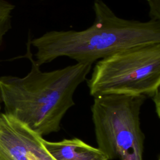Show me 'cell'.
Segmentation results:
<instances>
[{
	"mask_svg": "<svg viewBox=\"0 0 160 160\" xmlns=\"http://www.w3.org/2000/svg\"><path fill=\"white\" fill-rule=\"evenodd\" d=\"M28 34L22 57L31 62L24 77L0 76V99L6 114L42 136L60 129L62 118L74 105V94L92 68L89 63H76L51 71H42L31 51Z\"/></svg>",
	"mask_w": 160,
	"mask_h": 160,
	"instance_id": "obj_1",
	"label": "cell"
},
{
	"mask_svg": "<svg viewBox=\"0 0 160 160\" xmlns=\"http://www.w3.org/2000/svg\"><path fill=\"white\" fill-rule=\"evenodd\" d=\"M92 9L94 21L84 30H53L31 39L39 66L60 57L92 64L121 50L160 42V20L120 18L102 0H94Z\"/></svg>",
	"mask_w": 160,
	"mask_h": 160,
	"instance_id": "obj_2",
	"label": "cell"
},
{
	"mask_svg": "<svg viewBox=\"0 0 160 160\" xmlns=\"http://www.w3.org/2000/svg\"><path fill=\"white\" fill-rule=\"evenodd\" d=\"M86 82L94 98L108 94L152 98L159 92L160 42L125 49L99 59Z\"/></svg>",
	"mask_w": 160,
	"mask_h": 160,
	"instance_id": "obj_3",
	"label": "cell"
},
{
	"mask_svg": "<svg viewBox=\"0 0 160 160\" xmlns=\"http://www.w3.org/2000/svg\"><path fill=\"white\" fill-rule=\"evenodd\" d=\"M146 98L123 94L94 98L91 112L98 148L109 160H143L140 113Z\"/></svg>",
	"mask_w": 160,
	"mask_h": 160,
	"instance_id": "obj_4",
	"label": "cell"
},
{
	"mask_svg": "<svg viewBox=\"0 0 160 160\" xmlns=\"http://www.w3.org/2000/svg\"><path fill=\"white\" fill-rule=\"evenodd\" d=\"M42 136L6 114H0V160H54Z\"/></svg>",
	"mask_w": 160,
	"mask_h": 160,
	"instance_id": "obj_5",
	"label": "cell"
},
{
	"mask_svg": "<svg viewBox=\"0 0 160 160\" xmlns=\"http://www.w3.org/2000/svg\"><path fill=\"white\" fill-rule=\"evenodd\" d=\"M42 143L54 160H109L98 148L78 138L51 142L42 139Z\"/></svg>",
	"mask_w": 160,
	"mask_h": 160,
	"instance_id": "obj_6",
	"label": "cell"
},
{
	"mask_svg": "<svg viewBox=\"0 0 160 160\" xmlns=\"http://www.w3.org/2000/svg\"><path fill=\"white\" fill-rule=\"evenodd\" d=\"M15 6L6 0H0V47L4 35L12 28V11Z\"/></svg>",
	"mask_w": 160,
	"mask_h": 160,
	"instance_id": "obj_7",
	"label": "cell"
},
{
	"mask_svg": "<svg viewBox=\"0 0 160 160\" xmlns=\"http://www.w3.org/2000/svg\"><path fill=\"white\" fill-rule=\"evenodd\" d=\"M148 2L150 19L160 20V0H148Z\"/></svg>",
	"mask_w": 160,
	"mask_h": 160,
	"instance_id": "obj_8",
	"label": "cell"
},
{
	"mask_svg": "<svg viewBox=\"0 0 160 160\" xmlns=\"http://www.w3.org/2000/svg\"><path fill=\"white\" fill-rule=\"evenodd\" d=\"M1 108H2V102H1V99H0V114H1Z\"/></svg>",
	"mask_w": 160,
	"mask_h": 160,
	"instance_id": "obj_9",
	"label": "cell"
},
{
	"mask_svg": "<svg viewBox=\"0 0 160 160\" xmlns=\"http://www.w3.org/2000/svg\"><path fill=\"white\" fill-rule=\"evenodd\" d=\"M146 1H148V0H146Z\"/></svg>",
	"mask_w": 160,
	"mask_h": 160,
	"instance_id": "obj_10",
	"label": "cell"
}]
</instances>
